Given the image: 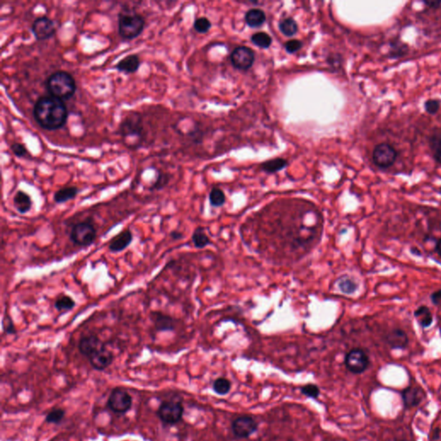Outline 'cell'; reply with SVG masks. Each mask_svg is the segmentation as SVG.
I'll return each instance as SVG.
<instances>
[{
  "label": "cell",
  "mask_w": 441,
  "mask_h": 441,
  "mask_svg": "<svg viewBox=\"0 0 441 441\" xmlns=\"http://www.w3.org/2000/svg\"><path fill=\"white\" fill-rule=\"evenodd\" d=\"M279 30L284 36H294L295 34L298 32V23L292 18H286L279 23Z\"/></svg>",
  "instance_id": "f546056e"
},
{
  "label": "cell",
  "mask_w": 441,
  "mask_h": 441,
  "mask_svg": "<svg viewBox=\"0 0 441 441\" xmlns=\"http://www.w3.org/2000/svg\"><path fill=\"white\" fill-rule=\"evenodd\" d=\"M429 144L435 160L441 165V132L433 134L429 139Z\"/></svg>",
  "instance_id": "4316f807"
},
{
  "label": "cell",
  "mask_w": 441,
  "mask_h": 441,
  "mask_svg": "<svg viewBox=\"0 0 441 441\" xmlns=\"http://www.w3.org/2000/svg\"><path fill=\"white\" fill-rule=\"evenodd\" d=\"M132 396L123 388L111 390L107 401V407L116 414H126L132 408Z\"/></svg>",
  "instance_id": "52a82bcc"
},
{
  "label": "cell",
  "mask_w": 441,
  "mask_h": 441,
  "mask_svg": "<svg viewBox=\"0 0 441 441\" xmlns=\"http://www.w3.org/2000/svg\"><path fill=\"white\" fill-rule=\"evenodd\" d=\"M231 428L236 438H249L258 430V422L252 416L242 415L233 421Z\"/></svg>",
  "instance_id": "30bf717a"
},
{
  "label": "cell",
  "mask_w": 441,
  "mask_h": 441,
  "mask_svg": "<svg viewBox=\"0 0 441 441\" xmlns=\"http://www.w3.org/2000/svg\"><path fill=\"white\" fill-rule=\"evenodd\" d=\"M337 285H338L339 290L343 294L346 295H352L355 293L359 288V285L357 284L356 281L347 275L341 276L337 281Z\"/></svg>",
  "instance_id": "cb8c5ba5"
},
{
  "label": "cell",
  "mask_w": 441,
  "mask_h": 441,
  "mask_svg": "<svg viewBox=\"0 0 441 441\" xmlns=\"http://www.w3.org/2000/svg\"><path fill=\"white\" fill-rule=\"evenodd\" d=\"M252 42L256 46L260 47L262 49H267L271 46V36L265 32H258L252 36Z\"/></svg>",
  "instance_id": "d6a6232c"
},
{
  "label": "cell",
  "mask_w": 441,
  "mask_h": 441,
  "mask_svg": "<svg viewBox=\"0 0 441 441\" xmlns=\"http://www.w3.org/2000/svg\"><path fill=\"white\" fill-rule=\"evenodd\" d=\"M435 250H436V252L438 253L439 256L441 258V239H440L438 242H437V243H436Z\"/></svg>",
  "instance_id": "f6af8a7d"
},
{
  "label": "cell",
  "mask_w": 441,
  "mask_h": 441,
  "mask_svg": "<svg viewBox=\"0 0 441 441\" xmlns=\"http://www.w3.org/2000/svg\"><path fill=\"white\" fill-rule=\"evenodd\" d=\"M193 245L197 249H203L210 244V240L207 236L205 229L203 227H197L191 236Z\"/></svg>",
  "instance_id": "484cf974"
},
{
  "label": "cell",
  "mask_w": 441,
  "mask_h": 441,
  "mask_svg": "<svg viewBox=\"0 0 441 441\" xmlns=\"http://www.w3.org/2000/svg\"><path fill=\"white\" fill-rule=\"evenodd\" d=\"M145 19L134 10H124L118 14V33L126 41L133 40L141 35L145 27Z\"/></svg>",
  "instance_id": "277c9868"
},
{
  "label": "cell",
  "mask_w": 441,
  "mask_h": 441,
  "mask_svg": "<svg viewBox=\"0 0 441 441\" xmlns=\"http://www.w3.org/2000/svg\"><path fill=\"white\" fill-rule=\"evenodd\" d=\"M33 117L43 129L57 130L65 125L68 111L64 102L52 96H43L33 107Z\"/></svg>",
  "instance_id": "6da1fadb"
},
{
  "label": "cell",
  "mask_w": 441,
  "mask_h": 441,
  "mask_svg": "<svg viewBox=\"0 0 441 441\" xmlns=\"http://www.w3.org/2000/svg\"><path fill=\"white\" fill-rule=\"evenodd\" d=\"M212 388L217 395H227L231 389V382L225 378H218L213 382Z\"/></svg>",
  "instance_id": "83f0119b"
},
{
  "label": "cell",
  "mask_w": 441,
  "mask_h": 441,
  "mask_svg": "<svg viewBox=\"0 0 441 441\" xmlns=\"http://www.w3.org/2000/svg\"><path fill=\"white\" fill-rule=\"evenodd\" d=\"M370 365V359L364 350L354 348L349 351L345 357V366L350 373L361 374Z\"/></svg>",
  "instance_id": "9c48e42d"
},
{
  "label": "cell",
  "mask_w": 441,
  "mask_h": 441,
  "mask_svg": "<svg viewBox=\"0 0 441 441\" xmlns=\"http://www.w3.org/2000/svg\"><path fill=\"white\" fill-rule=\"evenodd\" d=\"M385 340L392 349H405L409 341L408 334L400 328H394L387 333Z\"/></svg>",
  "instance_id": "ac0fdd59"
},
{
  "label": "cell",
  "mask_w": 441,
  "mask_h": 441,
  "mask_svg": "<svg viewBox=\"0 0 441 441\" xmlns=\"http://www.w3.org/2000/svg\"><path fill=\"white\" fill-rule=\"evenodd\" d=\"M424 108L428 114L435 115L441 108V102L437 99H428L424 104Z\"/></svg>",
  "instance_id": "ab89813d"
},
{
  "label": "cell",
  "mask_w": 441,
  "mask_h": 441,
  "mask_svg": "<svg viewBox=\"0 0 441 441\" xmlns=\"http://www.w3.org/2000/svg\"><path fill=\"white\" fill-rule=\"evenodd\" d=\"M303 44L298 40H291L285 44V49L288 53L293 54L298 51L302 48Z\"/></svg>",
  "instance_id": "60d3db41"
},
{
  "label": "cell",
  "mask_w": 441,
  "mask_h": 441,
  "mask_svg": "<svg viewBox=\"0 0 441 441\" xmlns=\"http://www.w3.org/2000/svg\"><path fill=\"white\" fill-rule=\"evenodd\" d=\"M2 326H3V333H6V334H10H10H16L17 332L16 327L14 325L13 320L8 314L4 315Z\"/></svg>",
  "instance_id": "f35d334b"
},
{
  "label": "cell",
  "mask_w": 441,
  "mask_h": 441,
  "mask_svg": "<svg viewBox=\"0 0 441 441\" xmlns=\"http://www.w3.org/2000/svg\"><path fill=\"white\" fill-rule=\"evenodd\" d=\"M425 396L424 390L417 386H409L402 391L403 403L408 409L419 405Z\"/></svg>",
  "instance_id": "e0dca14e"
},
{
  "label": "cell",
  "mask_w": 441,
  "mask_h": 441,
  "mask_svg": "<svg viewBox=\"0 0 441 441\" xmlns=\"http://www.w3.org/2000/svg\"><path fill=\"white\" fill-rule=\"evenodd\" d=\"M170 181V175L166 173H163L161 171H159L157 173V176L155 178L154 182L149 187V190L154 191V190H160L167 187L168 183Z\"/></svg>",
  "instance_id": "4dcf8cb0"
},
{
  "label": "cell",
  "mask_w": 441,
  "mask_h": 441,
  "mask_svg": "<svg viewBox=\"0 0 441 441\" xmlns=\"http://www.w3.org/2000/svg\"><path fill=\"white\" fill-rule=\"evenodd\" d=\"M105 346V343L98 335L92 333L80 337L78 347L79 353L88 359L89 357Z\"/></svg>",
  "instance_id": "9a60e30c"
},
{
  "label": "cell",
  "mask_w": 441,
  "mask_h": 441,
  "mask_svg": "<svg viewBox=\"0 0 441 441\" xmlns=\"http://www.w3.org/2000/svg\"><path fill=\"white\" fill-rule=\"evenodd\" d=\"M118 134L129 148H137L143 141V118L137 111H131L123 118Z\"/></svg>",
  "instance_id": "7a4b0ae2"
},
{
  "label": "cell",
  "mask_w": 441,
  "mask_h": 441,
  "mask_svg": "<svg viewBox=\"0 0 441 441\" xmlns=\"http://www.w3.org/2000/svg\"><path fill=\"white\" fill-rule=\"evenodd\" d=\"M76 306V302L74 299L68 295L63 294L59 298H56L54 307L56 311L62 314H65L66 312L72 311Z\"/></svg>",
  "instance_id": "603a6c76"
},
{
  "label": "cell",
  "mask_w": 441,
  "mask_h": 441,
  "mask_svg": "<svg viewBox=\"0 0 441 441\" xmlns=\"http://www.w3.org/2000/svg\"><path fill=\"white\" fill-rule=\"evenodd\" d=\"M80 189L77 187H65L58 189L54 194V201L58 204L65 203L71 200L75 199L79 195Z\"/></svg>",
  "instance_id": "44dd1931"
},
{
  "label": "cell",
  "mask_w": 441,
  "mask_h": 441,
  "mask_svg": "<svg viewBox=\"0 0 441 441\" xmlns=\"http://www.w3.org/2000/svg\"><path fill=\"white\" fill-rule=\"evenodd\" d=\"M431 301L435 306L441 307V290H438L432 293Z\"/></svg>",
  "instance_id": "b9f144b4"
},
{
  "label": "cell",
  "mask_w": 441,
  "mask_h": 441,
  "mask_svg": "<svg viewBox=\"0 0 441 441\" xmlns=\"http://www.w3.org/2000/svg\"><path fill=\"white\" fill-rule=\"evenodd\" d=\"M65 412L63 409H55L49 412L45 417V421L49 424H60L65 417Z\"/></svg>",
  "instance_id": "836d02e7"
},
{
  "label": "cell",
  "mask_w": 441,
  "mask_h": 441,
  "mask_svg": "<svg viewBox=\"0 0 441 441\" xmlns=\"http://www.w3.org/2000/svg\"><path fill=\"white\" fill-rule=\"evenodd\" d=\"M226 202V196L222 189L215 187L209 192V203L213 207H222Z\"/></svg>",
  "instance_id": "1f68e13d"
},
{
  "label": "cell",
  "mask_w": 441,
  "mask_h": 441,
  "mask_svg": "<svg viewBox=\"0 0 441 441\" xmlns=\"http://www.w3.org/2000/svg\"><path fill=\"white\" fill-rule=\"evenodd\" d=\"M88 360L93 369L105 371L112 365L114 361V354L105 346L89 357Z\"/></svg>",
  "instance_id": "5bb4252c"
},
{
  "label": "cell",
  "mask_w": 441,
  "mask_h": 441,
  "mask_svg": "<svg viewBox=\"0 0 441 441\" xmlns=\"http://www.w3.org/2000/svg\"><path fill=\"white\" fill-rule=\"evenodd\" d=\"M47 91L50 96L61 100H68L77 90L73 76L65 71H56L51 73L45 81Z\"/></svg>",
  "instance_id": "3957f363"
},
{
  "label": "cell",
  "mask_w": 441,
  "mask_h": 441,
  "mask_svg": "<svg viewBox=\"0 0 441 441\" xmlns=\"http://www.w3.org/2000/svg\"><path fill=\"white\" fill-rule=\"evenodd\" d=\"M10 150L12 154L17 158H26L29 155V151L27 149L24 144L20 142H14L10 145Z\"/></svg>",
  "instance_id": "8d00e7d4"
},
{
  "label": "cell",
  "mask_w": 441,
  "mask_h": 441,
  "mask_svg": "<svg viewBox=\"0 0 441 441\" xmlns=\"http://www.w3.org/2000/svg\"><path fill=\"white\" fill-rule=\"evenodd\" d=\"M98 236L92 218H86L75 222L71 226L69 239L75 246L80 248H89L94 243Z\"/></svg>",
  "instance_id": "5b68a950"
},
{
  "label": "cell",
  "mask_w": 441,
  "mask_h": 441,
  "mask_svg": "<svg viewBox=\"0 0 441 441\" xmlns=\"http://www.w3.org/2000/svg\"><path fill=\"white\" fill-rule=\"evenodd\" d=\"M13 206L17 212L24 215L32 209L33 201L31 196L22 189L17 190L13 196Z\"/></svg>",
  "instance_id": "ffe728a7"
},
{
  "label": "cell",
  "mask_w": 441,
  "mask_h": 441,
  "mask_svg": "<svg viewBox=\"0 0 441 441\" xmlns=\"http://www.w3.org/2000/svg\"><path fill=\"white\" fill-rule=\"evenodd\" d=\"M397 158L395 148L389 143L382 142L377 146L373 153V163L382 169L389 168L394 165Z\"/></svg>",
  "instance_id": "ba28073f"
},
{
  "label": "cell",
  "mask_w": 441,
  "mask_h": 441,
  "mask_svg": "<svg viewBox=\"0 0 441 441\" xmlns=\"http://www.w3.org/2000/svg\"><path fill=\"white\" fill-rule=\"evenodd\" d=\"M245 19L249 26L257 28L261 26L265 23V14L263 10L259 9H252L247 12Z\"/></svg>",
  "instance_id": "d4e9b609"
},
{
  "label": "cell",
  "mask_w": 441,
  "mask_h": 441,
  "mask_svg": "<svg viewBox=\"0 0 441 441\" xmlns=\"http://www.w3.org/2000/svg\"><path fill=\"white\" fill-rule=\"evenodd\" d=\"M414 316L422 328H428L430 327L434 321V316H433L431 311L426 305L420 306L414 312Z\"/></svg>",
  "instance_id": "7402d4cb"
},
{
  "label": "cell",
  "mask_w": 441,
  "mask_h": 441,
  "mask_svg": "<svg viewBox=\"0 0 441 441\" xmlns=\"http://www.w3.org/2000/svg\"><path fill=\"white\" fill-rule=\"evenodd\" d=\"M140 66H141L140 56L136 54H132L120 60L118 64L115 65V68L117 69L118 72H123L125 74H132L137 72Z\"/></svg>",
  "instance_id": "d6986e66"
},
{
  "label": "cell",
  "mask_w": 441,
  "mask_h": 441,
  "mask_svg": "<svg viewBox=\"0 0 441 441\" xmlns=\"http://www.w3.org/2000/svg\"><path fill=\"white\" fill-rule=\"evenodd\" d=\"M30 30L37 41L50 39L56 33L55 22L46 16H39L34 20Z\"/></svg>",
  "instance_id": "8fae6325"
},
{
  "label": "cell",
  "mask_w": 441,
  "mask_h": 441,
  "mask_svg": "<svg viewBox=\"0 0 441 441\" xmlns=\"http://www.w3.org/2000/svg\"><path fill=\"white\" fill-rule=\"evenodd\" d=\"M286 165H287V161L284 159H275V160H269V161L262 164V169L269 174H273V173L282 170L283 168L286 167Z\"/></svg>",
  "instance_id": "f1b7e54d"
},
{
  "label": "cell",
  "mask_w": 441,
  "mask_h": 441,
  "mask_svg": "<svg viewBox=\"0 0 441 441\" xmlns=\"http://www.w3.org/2000/svg\"><path fill=\"white\" fill-rule=\"evenodd\" d=\"M134 241V235L129 229H126L111 239L108 244L109 251L113 253L121 252L127 249Z\"/></svg>",
  "instance_id": "2e32d148"
},
{
  "label": "cell",
  "mask_w": 441,
  "mask_h": 441,
  "mask_svg": "<svg viewBox=\"0 0 441 441\" xmlns=\"http://www.w3.org/2000/svg\"><path fill=\"white\" fill-rule=\"evenodd\" d=\"M406 441V440H402V441Z\"/></svg>",
  "instance_id": "bcb514c9"
},
{
  "label": "cell",
  "mask_w": 441,
  "mask_h": 441,
  "mask_svg": "<svg viewBox=\"0 0 441 441\" xmlns=\"http://www.w3.org/2000/svg\"><path fill=\"white\" fill-rule=\"evenodd\" d=\"M300 391L309 398L317 399L320 395V388L314 383H308L301 387Z\"/></svg>",
  "instance_id": "e575fe53"
},
{
  "label": "cell",
  "mask_w": 441,
  "mask_h": 441,
  "mask_svg": "<svg viewBox=\"0 0 441 441\" xmlns=\"http://www.w3.org/2000/svg\"><path fill=\"white\" fill-rule=\"evenodd\" d=\"M149 319L157 332H173L176 330L179 320L160 311H151Z\"/></svg>",
  "instance_id": "7c38bea8"
},
{
  "label": "cell",
  "mask_w": 441,
  "mask_h": 441,
  "mask_svg": "<svg viewBox=\"0 0 441 441\" xmlns=\"http://www.w3.org/2000/svg\"><path fill=\"white\" fill-rule=\"evenodd\" d=\"M170 237L174 241H177V240H180V239L183 238V234L180 233V231L174 230V231H172L170 233Z\"/></svg>",
  "instance_id": "ee69618b"
},
{
  "label": "cell",
  "mask_w": 441,
  "mask_h": 441,
  "mask_svg": "<svg viewBox=\"0 0 441 441\" xmlns=\"http://www.w3.org/2000/svg\"><path fill=\"white\" fill-rule=\"evenodd\" d=\"M408 50L409 49L406 44H403L402 43H395V44H393L391 49H390L389 56L391 58L402 57V56H405L406 54L408 53Z\"/></svg>",
  "instance_id": "d590c367"
},
{
  "label": "cell",
  "mask_w": 441,
  "mask_h": 441,
  "mask_svg": "<svg viewBox=\"0 0 441 441\" xmlns=\"http://www.w3.org/2000/svg\"><path fill=\"white\" fill-rule=\"evenodd\" d=\"M231 62L236 68L247 70L253 64L254 53L248 47H238L233 51Z\"/></svg>",
  "instance_id": "4fadbf2b"
},
{
  "label": "cell",
  "mask_w": 441,
  "mask_h": 441,
  "mask_svg": "<svg viewBox=\"0 0 441 441\" xmlns=\"http://www.w3.org/2000/svg\"><path fill=\"white\" fill-rule=\"evenodd\" d=\"M211 27V23L209 20L206 17H199L194 23V29L198 33L208 32Z\"/></svg>",
  "instance_id": "74e56055"
},
{
  "label": "cell",
  "mask_w": 441,
  "mask_h": 441,
  "mask_svg": "<svg viewBox=\"0 0 441 441\" xmlns=\"http://www.w3.org/2000/svg\"><path fill=\"white\" fill-rule=\"evenodd\" d=\"M423 3L430 8H439L441 5V1H423Z\"/></svg>",
  "instance_id": "7bdbcfd3"
},
{
  "label": "cell",
  "mask_w": 441,
  "mask_h": 441,
  "mask_svg": "<svg viewBox=\"0 0 441 441\" xmlns=\"http://www.w3.org/2000/svg\"><path fill=\"white\" fill-rule=\"evenodd\" d=\"M184 409L182 402L169 400L160 404L157 410V415L161 422L166 425H175L183 417Z\"/></svg>",
  "instance_id": "8992f818"
}]
</instances>
